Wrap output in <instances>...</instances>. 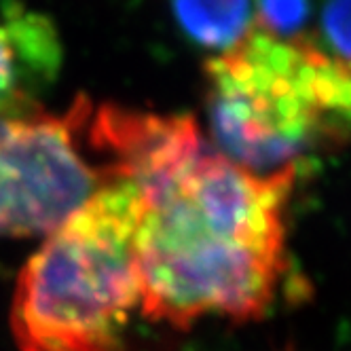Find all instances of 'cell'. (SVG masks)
<instances>
[{
  "instance_id": "obj_1",
  "label": "cell",
  "mask_w": 351,
  "mask_h": 351,
  "mask_svg": "<svg viewBox=\"0 0 351 351\" xmlns=\"http://www.w3.org/2000/svg\"><path fill=\"white\" fill-rule=\"evenodd\" d=\"M296 165L261 173L199 146L140 193V311L189 328L204 317L261 319L286 273V208Z\"/></svg>"
},
{
  "instance_id": "obj_2",
  "label": "cell",
  "mask_w": 351,
  "mask_h": 351,
  "mask_svg": "<svg viewBox=\"0 0 351 351\" xmlns=\"http://www.w3.org/2000/svg\"><path fill=\"white\" fill-rule=\"evenodd\" d=\"M206 104L220 155L278 171L351 140V60L254 23L206 62Z\"/></svg>"
},
{
  "instance_id": "obj_3",
  "label": "cell",
  "mask_w": 351,
  "mask_h": 351,
  "mask_svg": "<svg viewBox=\"0 0 351 351\" xmlns=\"http://www.w3.org/2000/svg\"><path fill=\"white\" fill-rule=\"evenodd\" d=\"M140 193L112 180L97 189L23 265L11 309L19 351H128L140 307L136 229Z\"/></svg>"
},
{
  "instance_id": "obj_4",
  "label": "cell",
  "mask_w": 351,
  "mask_h": 351,
  "mask_svg": "<svg viewBox=\"0 0 351 351\" xmlns=\"http://www.w3.org/2000/svg\"><path fill=\"white\" fill-rule=\"evenodd\" d=\"M89 106L81 97L66 114L0 117V237L56 231L108 182L81 148Z\"/></svg>"
},
{
  "instance_id": "obj_5",
  "label": "cell",
  "mask_w": 351,
  "mask_h": 351,
  "mask_svg": "<svg viewBox=\"0 0 351 351\" xmlns=\"http://www.w3.org/2000/svg\"><path fill=\"white\" fill-rule=\"evenodd\" d=\"M64 49L47 15L0 0V117L34 110L36 99L58 81Z\"/></svg>"
},
{
  "instance_id": "obj_6",
  "label": "cell",
  "mask_w": 351,
  "mask_h": 351,
  "mask_svg": "<svg viewBox=\"0 0 351 351\" xmlns=\"http://www.w3.org/2000/svg\"><path fill=\"white\" fill-rule=\"evenodd\" d=\"M180 30L202 49L227 51L254 26L252 0H167Z\"/></svg>"
},
{
  "instance_id": "obj_7",
  "label": "cell",
  "mask_w": 351,
  "mask_h": 351,
  "mask_svg": "<svg viewBox=\"0 0 351 351\" xmlns=\"http://www.w3.org/2000/svg\"><path fill=\"white\" fill-rule=\"evenodd\" d=\"M258 26L278 36H296L311 13V0H256Z\"/></svg>"
},
{
  "instance_id": "obj_8",
  "label": "cell",
  "mask_w": 351,
  "mask_h": 351,
  "mask_svg": "<svg viewBox=\"0 0 351 351\" xmlns=\"http://www.w3.org/2000/svg\"><path fill=\"white\" fill-rule=\"evenodd\" d=\"M322 28L335 56L351 60V0H328L322 13Z\"/></svg>"
}]
</instances>
